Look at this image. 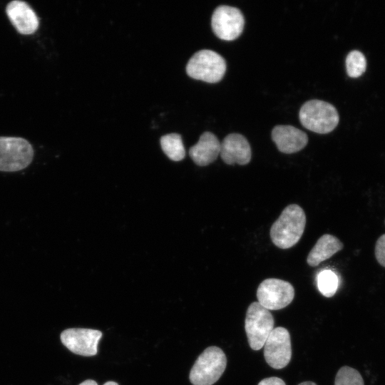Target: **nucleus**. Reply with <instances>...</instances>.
<instances>
[{
	"label": "nucleus",
	"mask_w": 385,
	"mask_h": 385,
	"mask_svg": "<svg viewBox=\"0 0 385 385\" xmlns=\"http://www.w3.org/2000/svg\"><path fill=\"white\" fill-rule=\"evenodd\" d=\"M306 225L304 210L297 204L287 205L271 226L270 235L273 244L289 249L301 239Z\"/></svg>",
	"instance_id": "nucleus-1"
},
{
	"label": "nucleus",
	"mask_w": 385,
	"mask_h": 385,
	"mask_svg": "<svg viewBox=\"0 0 385 385\" xmlns=\"http://www.w3.org/2000/svg\"><path fill=\"white\" fill-rule=\"evenodd\" d=\"M227 366L224 351L217 346L206 348L192 366L189 379L193 385H212L220 378Z\"/></svg>",
	"instance_id": "nucleus-2"
},
{
	"label": "nucleus",
	"mask_w": 385,
	"mask_h": 385,
	"mask_svg": "<svg viewBox=\"0 0 385 385\" xmlns=\"http://www.w3.org/2000/svg\"><path fill=\"white\" fill-rule=\"evenodd\" d=\"M299 118L304 128L321 134L332 131L339 120L335 107L320 100L307 101L300 108Z\"/></svg>",
	"instance_id": "nucleus-3"
},
{
	"label": "nucleus",
	"mask_w": 385,
	"mask_h": 385,
	"mask_svg": "<svg viewBox=\"0 0 385 385\" xmlns=\"http://www.w3.org/2000/svg\"><path fill=\"white\" fill-rule=\"evenodd\" d=\"M34 155L33 146L26 139L0 136V171L24 170L31 163Z\"/></svg>",
	"instance_id": "nucleus-4"
},
{
	"label": "nucleus",
	"mask_w": 385,
	"mask_h": 385,
	"mask_svg": "<svg viewBox=\"0 0 385 385\" xmlns=\"http://www.w3.org/2000/svg\"><path fill=\"white\" fill-rule=\"evenodd\" d=\"M226 62L217 53L207 49L196 52L186 66L187 74L196 80L217 83L224 76Z\"/></svg>",
	"instance_id": "nucleus-5"
},
{
	"label": "nucleus",
	"mask_w": 385,
	"mask_h": 385,
	"mask_svg": "<svg viewBox=\"0 0 385 385\" xmlns=\"http://www.w3.org/2000/svg\"><path fill=\"white\" fill-rule=\"evenodd\" d=\"M274 320L271 312L258 302L251 303L247 310L245 329L248 343L253 350H260L274 329Z\"/></svg>",
	"instance_id": "nucleus-6"
},
{
	"label": "nucleus",
	"mask_w": 385,
	"mask_h": 385,
	"mask_svg": "<svg viewBox=\"0 0 385 385\" xmlns=\"http://www.w3.org/2000/svg\"><path fill=\"white\" fill-rule=\"evenodd\" d=\"M294 297V289L287 281L277 278L263 280L257 287L258 302L268 310H277L288 306Z\"/></svg>",
	"instance_id": "nucleus-7"
},
{
	"label": "nucleus",
	"mask_w": 385,
	"mask_h": 385,
	"mask_svg": "<svg viewBox=\"0 0 385 385\" xmlns=\"http://www.w3.org/2000/svg\"><path fill=\"white\" fill-rule=\"evenodd\" d=\"M245 19L241 11L233 6L217 7L212 16L211 26L216 36L225 41H232L242 34Z\"/></svg>",
	"instance_id": "nucleus-8"
},
{
	"label": "nucleus",
	"mask_w": 385,
	"mask_h": 385,
	"mask_svg": "<svg viewBox=\"0 0 385 385\" xmlns=\"http://www.w3.org/2000/svg\"><path fill=\"white\" fill-rule=\"evenodd\" d=\"M264 356L272 368L285 367L292 357L290 334L284 327L274 328L264 344Z\"/></svg>",
	"instance_id": "nucleus-9"
},
{
	"label": "nucleus",
	"mask_w": 385,
	"mask_h": 385,
	"mask_svg": "<svg viewBox=\"0 0 385 385\" xmlns=\"http://www.w3.org/2000/svg\"><path fill=\"white\" fill-rule=\"evenodd\" d=\"M102 335V332L96 329L70 328L61 332V341L71 352L92 356L98 352V344Z\"/></svg>",
	"instance_id": "nucleus-10"
},
{
	"label": "nucleus",
	"mask_w": 385,
	"mask_h": 385,
	"mask_svg": "<svg viewBox=\"0 0 385 385\" xmlns=\"http://www.w3.org/2000/svg\"><path fill=\"white\" fill-rule=\"evenodd\" d=\"M6 14L18 33L30 35L39 26L38 18L33 9L25 1L14 0L6 6Z\"/></svg>",
	"instance_id": "nucleus-11"
},
{
	"label": "nucleus",
	"mask_w": 385,
	"mask_h": 385,
	"mask_svg": "<svg viewBox=\"0 0 385 385\" xmlns=\"http://www.w3.org/2000/svg\"><path fill=\"white\" fill-rule=\"evenodd\" d=\"M220 155L227 165L248 164L252 158L251 147L247 138L239 133L227 135L220 143Z\"/></svg>",
	"instance_id": "nucleus-12"
},
{
	"label": "nucleus",
	"mask_w": 385,
	"mask_h": 385,
	"mask_svg": "<svg viewBox=\"0 0 385 385\" xmlns=\"http://www.w3.org/2000/svg\"><path fill=\"white\" fill-rule=\"evenodd\" d=\"M272 138L277 149L286 154L302 150L308 143L307 135L292 125H277L272 131Z\"/></svg>",
	"instance_id": "nucleus-13"
},
{
	"label": "nucleus",
	"mask_w": 385,
	"mask_h": 385,
	"mask_svg": "<svg viewBox=\"0 0 385 385\" xmlns=\"http://www.w3.org/2000/svg\"><path fill=\"white\" fill-rule=\"evenodd\" d=\"M220 142L210 132L203 133L198 142L189 150V155L197 165L206 166L213 163L220 155Z\"/></svg>",
	"instance_id": "nucleus-14"
},
{
	"label": "nucleus",
	"mask_w": 385,
	"mask_h": 385,
	"mask_svg": "<svg viewBox=\"0 0 385 385\" xmlns=\"http://www.w3.org/2000/svg\"><path fill=\"white\" fill-rule=\"evenodd\" d=\"M343 247V243L337 237L330 234H324L318 239L310 250L307 262L311 267H317L342 250Z\"/></svg>",
	"instance_id": "nucleus-15"
},
{
	"label": "nucleus",
	"mask_w": 385,
	"mask_h": 385,
	"mask_svg": "<svg viewBox=\"0 0 385 385\" xmlns=\"http://www.w3.org/2000/svg\"><path fill=\"white\" fill-rule=\"evenodd\" d=\"M160 145L165 154L170 160L180 161L185 158V150L180 135L169 133L162 136Z\"/></svg>",
	"instance_id": "nucleus-16"
},
{
	"label": "nucleus",
	"mask_w": 385,
	"mask_h": 385,
	"mask_svg": "<svg viewBox=\"0 0 385 385\" xmlns=\"http://www.w3.org/2000/svg\"><path fill=\"white\" fill-rule=\"evenodd\" d=\"M366 60L364 55L359 51H350L346 58V69L351 78H357L366 71Z\"/></svg>",
	"instance_id": "nucleus-17"
},
{
	"label": "nucleus",
	"mask_w": 385,
	"mask_h": 385,
	"mask_svg": "<svg viewBox=\"0 0 385 385\" xmlns=\"http://www.w3.org/2000/svg\"><path fill=\"white\" fill-rule=\"evenodd\" d=\"M318 287L320 292L327 297H332L338 287L337 275L330 270H324L318 275Z\"/></svg>",
	"instance_id": "nucleus-18"
},
{
	"label": "nucleus",
	"mask_w": 385,
	"mask_h": 385,
	"mask_svg": "<svg viewBox=\"0 0 385 385\" xmlns=\"http://www.w3.org/2000/svg\"><path fill=\"white\" fill-rule=\"evenodd\" d=\"M334 385H364V383L356 369L344 366L337 373Z\"/></svg>",
	"instance_id": "nucleus-19"
},
{
	"label": "nucleus",
	"mask_w": 385,
	"mask_h": 385,
	"mask_svg": "<svg viewBox=\"0 0 385 385\" xmlns=\"http://www.w3.org/2000/svg\"><path fill=\"white\" fill-rule=\"evenodd\" d=\"M375 257L379 265L385 267V234L382 235L376 240Z\"/></svg>",
	"instance_id": "nucleus-20"
},
{
	"label": "nucleus",
	"mask_w": 385,
	"mask_h": 385,
	"mask_svg": "<svg viewBox=\"0 0 385 385\" xmlns=\"http://www.w3.org/2000/svg\"><path fill=\"white\" fill-rule=\"evenodd\" d=\"M258 385H286L285 382L280 378L272 376L261 380Z\"/></svg>",
	"instance_id": "nucleus-21"
},
{
	"label": "nucleus",
	"mask_w": 385,
	"mask_h": 385,
	"mask_svg": "<svg viewBox=\"0 0 385 385\" xmlns=\"http://www.w3.org/2000/svg\"><path fill=\"white\" fill-rule=\"evenodd\" d=\"M79 385H98V384L94 380L87 379L81 383Z\"/></svg>",
	"instance_id": "nucleus-22"
},
{
	"label": "nucleus",
	"mask_w": 385,
	"mask_h": 385,
	"mask_svg": "<svg viewBox=\"0 0 385 385\" xmlns=\"http://www.w3.org/2000/svg\"><path fill=\"white\" fill-rule=\"evenodd\" d=\"M298 385H317V384L312 381H304Z\"/></svg>",
	"instance_id": "nucleus-23"
},
{
	"label": "nucleus",
	"mask_w": 385,
	"mask_h": 385,
	"mask_svg": "<svg viewBox=\"0 0 385 385\" xmlns=\"http://www.w3.org/2000/svg\"><path fill=\"white\" fill-rule=\"evenodd\" d=\"M103 385H118V384L115 381H107Z\"/></svg>",
	"instance_id": "nucleus-24"
}]
</instances>
